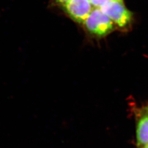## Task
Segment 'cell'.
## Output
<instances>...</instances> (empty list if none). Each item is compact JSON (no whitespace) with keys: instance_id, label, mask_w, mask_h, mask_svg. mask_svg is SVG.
<instances>
[{"instance_id":"7a4b0ae2","label":"cell","mask_w":148,"mask_h":148,"mask_svg":"<svg viewBox=\"0 0 148 148\" xmlns=\"http://www.w3.org/2000/svg\"><path fill=\"white\" fill-rule=\"evenodd\" d=\"M99 8L120 27H127L132 21V13L126 8L123 1H111L101 5Z\"/></svg>"},{"instance_id":"8992f818","label":"cell","mask_w":148,"mask_h":148,"mask_svg":"<svg viewBox=\"0 0 148 148\" xmlns=\"http://www.w3.org/2000/svg\"><path fill=\"white\" fill-rule=\"evenodd\" d=\"M70 0H56V1L57 2H58L59 3H60L61 5H63L64 3H66V2L69 1Z\"/></svg>"},{"instance_id":"52a82bcc","label":"cell","mask_w":148,"mask_h":148,"mask_svg":"<svg viewBox=\"0 0 148 148\" xmlns=\"http://www.w3.org/2000/svg\"><path fill=\"white\" fill-rule=\"evenodd\" d=\"M143 113L146 114V115H148V106L145 107L144 109H143Z\"/></svg>"},{"instance_id":"5b68a950","label":"cell","mask_w":148,"mask_h":148,"mask_svg":"<svg viewBox=\"0 0 148 148\" xmlns=\"http://www.w3.org/2000/svg\"><path fill=\"white\" fill-rule=\"evenodd\" d=\"M113 1H123V0H90V2L95 8H99L101 5L108 2Z\"/></svg>"},{"instance_id":"6da1fadb","label":"cell","mask_w":148,"mask_h":148,"mask_svg":"<svg viewBox=\"0 0 148 148\" xmlns=\"http://www.w3.org/2000/svg\"><path fill=\"white\" fill-rule=\"evenodd\" d=\"M84 24L90 33L98 36H104L114 29L113 21L99 8H93Z\"/></svg>"},{"instance_id":"277c9868","label":"cell","mask_w":148,"mask_h":148,"mask_svg":"<svg viewBox=\"0 0 148 148\" xmlns=\"http://www.w3.org/2000/svg\"><path fill=\"white\" fill-rule=\"evenodd\" d=\"M137 140L138 148H143L148 145V115L143 114L138 122Z\"/></svg>"},{"instance_id":"ba28073f","label":"cell","mask_w":148,"mask_h":148,"mask_svg":"<svg viewBox=\"0 0 148 148\" xmlns=\"http://www.w3.org/2000/svg\"><path fill=\"white\" fill-rule=\"evenodd\" d=\"M143 148H148V145H146V146H145V147H143Z\"/></svg>"},{"instance_id":"3957f363","label":"cell","mask_w":148,"mask_h":148,"mask_svg":"<svg viewBox=\"0 0 148 148\" xmlns=\"http://www.w3.org/2000/svg\"><path fill=\"white\" fill-rule=\"evenodd\" d=\"M62 5L69 16L79 23H84L94 7L90 0H70Z\"/></svg>"}]
</instances>
